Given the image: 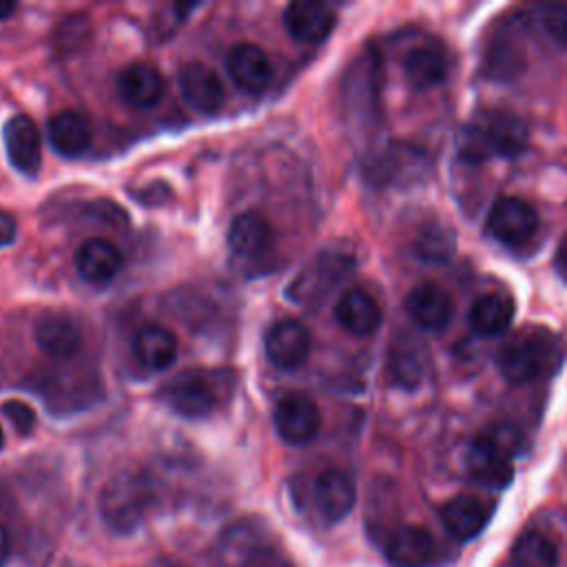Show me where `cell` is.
<instances>
[{
	"label": "cell",
	"mask_w": 567,
	"mask_h": 567,
	"mask_svg": "<svg viewBox=\"0 0 567 567\" xmlns=\"http://www.w3.org/2000/svg\"><path fill=\"white\" fill-rule=\"evenodd\" d=\"M405 308L412 321L425 330L447 328L454 315V301L450 292L434 281L416 284L405 299Z\"/></svg>",
	"instance_id": "5bb4252c"
},
{
	"label": "cell",
	"mask_w": 567,
	"mask_h": 567,
	"mask_svg": "<svg viewBox=\"0 0 567 567\" xmlns=\"http://www.w3.org/2000/svg\"><path fill=\"white\" fill-rule=\"evenodd\" d=\"M334 317L339 326L354 337L374 334L383 321L379 301L363 288L346 290L337 301Z\"/></svg>",
	"instance_id": "e0dca14e"
},
{
	"label": "cell",
	"mask_w": 567,
	"mask_h": 567,
	"mask_svg": "<svg viewBox=\"0 0 567 567\" xmlns=\"http://www.w3.org/2000/svg\"><path fill=\"white\" fill-rule=\"evenodd\" d=\"M312 501L319 516L326 523L343 520L357 501V487L350 474L343 470H326L312 485Z\"/></svg>",
	"instance_id": "8fae6325"
},
{
	"label": "cell",
	"mask_w": 567,
	"mask_h": 567,
	"mask_svg": "<svg viewBox=\"0 0 567 567\" xmlns=\"http://www.w3.org/2000/svg\"><path fill=\"white\" fill-rule=\"evenodd\" d=\"M476 439H481L483 443H487L489 447H494L498 454L507 456L509 461L523 447V436H520L518 427H514L512 423H489Z\"/></svg>",
	"instance_id": "4dcf8cb0"
},
{
	"label": "cell",
	"mask_w": 567,
	"mask_h": 567,
	"mask_svg": "<svg viewBox=\"0 0 567 567\" xmlns=\"http://www.w3.org/2000/svg\"><path fill=\"white\" fill-rule=\"evenodd\" d=\"M226 69L233 82L246 93H261L272 80L268 53L252 42L235 44L226 55Z\"/></svg>",
	"instance_id": "4fadbf2b"
},
{
	"label": "cell",
	"mask_w": 567,
	"mask_h": 567,
	"mask_svg": "<svg viewBox=\"0 0 567 567\" xmlns=\"http://www.w3.org/2000/svg\"><path fill=\"white\" fill-rule=\"evenodd\" d=\"M523 69L525 51L520 40L512 31H498L485 51L483 73L492 80H514Z\"/></svg>",
	"instance_id": "4316f807"
},
{
	"label": "cell",
	"mask_w": 567,
	"mask_h": 567,
	"mask_svg": "<svg viewBox=\"0 0 567 567\" xmlns=\"http://www.w3.org/2000/svg\"><path fill=\"white\" fill-rule=\"evenodd\" d=\"M122 100L135 109H151L164 95V78L148 62H133L122 69L117 78Z\"/></svg>",
	"instance_id": "ffe728a7"
},
{
	"label": "cell",
	"mask_w": 567,
	"mask_h": 567,
	"mask_svg": "<svg viewBox=\"0 0 567 567\" xmlns=\"http://www.w3.org/2000/svg\"><path fill=\"white\" fill-rule=\"evenodd\" d=\"M352 270V259L339 252H326L308 261L290 281L286 295L299 306H317Z\"/></svg>",
	"instance_id": "277c9868"
},
{
	"label": "cell",
	"mask_w": 567,
	"mask_h": 567,
	"mask_svg": "<svg viewBox=\"0 0 567 567\" xmlns=\"http://www.w3.org/2000/svg\"><path fill=\"white\" fill-rule=\"evenodd\" d=\"M2 443H4V434H2V427H0V447H2Z\"/></svg>",
	"instance_id": "74e56055"
},
{
	"label": "cell",
	"mask_w": 567,
	"mask_h": 567,
	"mask_svg": "<svg viewBox=\"0 0 567 567\" xmlns=\"http://www.w3.org/2000/svg\"><path fill=\"white\" fill-rule=\"evenodd\" d=\"M2 414L11 421V425L16 427V432L20 436H27L33 432L35 427V412L29 403L24 401H18V399H11L7 403H2Z\"/></svg>",
	"instance_id": "d6a6232c"
},
{
	"label": "cell",
	"mask_w": 567,
	"mask_h": 567,
	"mask_svg": "<svg viewBox=\"0 0 567 567\" xmlns=\"http://www.w3.org/2000/svg\"><path fill=\"white\" fill-rule=\"evenodd\" d=\"M4 151L16 171L22 175H35L42 166V135L38 124L29 115H13L2 128Z\"/></svg>",
	"instance_id": "9c48e42d"
},
{
	"label": "cell",
	"mask_w": 567,
	"mask_h": 567,
	"mask_svg": "<svg viewBox=\"0 0 567 567\" xmlns=\"http://www.w3.org/2000/svg\"><path fill=\"white\" fill-rule=\"evenodd\" d=\"M514 299L505 292L481 295L470 310V326L481 337H496L505 332L514 319Z\"/></svg>",
	"instance_id": "484cf974"
},
{
	"label": "cell",
	"mask_w": 567,
	"mask_h": 567,
	"mask_svg": "<svg viewBox=\"0 0 567 567\" xmlns=\"http://www.w3.org/2000/svg\"><path fill=\"white\" fill-rule=\"evenodd\" d=\"M47 137L60 155L78 157L91 146L93 128L82 113L64 109L47 122Z\"/></svg>",
	"instance_id": "603a6c76"
},
{
	"label": "cell",
	"mask_w": 567,
	"mask_h": 567,
	"mask_svg": "<svg viewBox=\"0 0 567 567\" xmlns=\"http://www.w3.org/2000/svg\"><path fill=\"white\" fill-rule=\"evenodd\" d=\"M272 423L286 443L306 445L319 434L321 412L308 394L292 392L277 401Z\"/></svg>",
	"instance_id": "52a82bcc"
},
{
	"label": "cell",
	"mask_w": 567,
	"mask_h": 567,
	"mask_svg": "<svg viewBox=\"0 0 567 567\" xmlns=\"http://www.w3.org/2000/svg\"><path fill=\"white\" fill-rule=\"evenodd\" d=\"M465 467L472 481L489 487V489H503L509 485L514 476L512 461L503 454H498L494 447L483 443L481 439H474L465 452Z\"/></svg>",
	"instance_id": "cb8c5ba5"
},
{
	"label": "cell",
	"mask_w": 567,
	"mask_h": 567,
	"mask_svg": "<svg viewBox=\"0 0 567 567\" xmlns=\"http://www.w3.org/2000/svg\"><path fill=\"white\" fill-rule=\"evenodd\" d=\"M536 27L558 47H567V4L545 2L534 9Z\"/></svg>",
	"instance_id": "f1b7e54d"
},
{
	"label": "cell",
	"mask_w": 567,
	"mask_h": 567,
	"mask_svg": "<svg viewBox=\"0 0 567 567\" xmlns=\"http://www.w3.org/2000/svg\"><path fill=\"white\" fill-rule=\"evenodd\" d=\"M489 518H492V503L472 494L454 496L441 509V520L445 529L458 540H470L476 534H481Z\"/></svg>",
	"instance_id": "ac0fdd59"
},
{
	"label": "cell",
	"mask_w": 567,
	"mask_h": 567,
	"mask_svg": "<svg viewBox=\"0 0 567 567\" xmlns=\"http://www.w3.org/2000/svg\"><path fill=\"white\" fill-rule=\"evenodd\" d=\"M560 359V343L545 330H523L507 339L496 354V365L509 383H529L549 370Z\"/></svg>",
	"instance_id": "7a4b0ae2"
},
{
	"label": "cell",
	"mask_w": 567,
	"mask_h": 567,
	"mask_svg": "<svg viewBox=\"0 0 567 567\" xmlns=\"http://www.w3.org/2000/svg\"><path fill=\"white\" fill-rule=\"evenodd\" d=\"M9 558V534L7 529L0 525V565H4Z\"/></svg>",
	"instance_id": "d590c367"
},
{
	"label": "cell",
	"mask_w": 567,
	"mask_h": 567,
	"mask_svg": "<svg viewBox=\"0 0 567 567\" xmlns=\"http://www.w3.org/2000/svg\"><path fill=\"white\" fill-rule=\"evenodd\" d=\"M403 71L410 86L419 91L439 86L450 73V58L445 47L436 40H423L414 44L403 58Z\"/></svg>",
	"instance_id": "7c38bea8"
},
{
	"label": "cell",
	"mask_w": 567,
	"mask_h": 567,
	"mask_svg": "<svg viewBox=\"0 0 567 567\" xmlns=\"http://www.w3.org/2000/svg\"><path fill=\"white\" fill-rule=\"evenodd\" d=\"M13 11H16V2H4V0H0V20L9 18Z\"/></svg>",
	"instance_id": "8d00e7d4"
},
{
	"label": "cell",
	"mask_w": 567,
	"mask_h": 567,
	"mask_svg": "<svg viewBox=\"0 0 567 567\" xmlns=\"http://www.w3.org/2000/svg\"><path fill=\"white\" fill-rule=\"evenodd\" d=\"M514 567H558L556 545L540 532H525L512 549Z\"/></svg>",
	"instance_id": "83f0119b"
},
{
	"label": "cell",
	"mask_w": 567,
	"mask_h": 567,
	"mask_svg": "<svg viewBox=\"0 0 567 567\" xmlns=\"http://www.w3.org/2000/svg\"><path fill=\"white\" fill-rule=\"evenodd\" d=\"M151 505V485L142 474L124 472L102 487L100 514L117 534H131Z\"/></svg>",
	"instance_id": "3957f363"
},
{
	"label": "cell",
	"mask_w": 567,
	"mask_h": 567,
	"mask_svg": "<svg viewBox=\"0 0 567 567\" xmlns=\"http://www.w3.org/2000/svg\"><path fill=\"white\" fill-rule=\"evenodd\" d=\"M124 266L122 250L104 237H89L75 250V268L89 284L111 281Z\"/></svg>",
	"instance_id": "2e32d148"
},
{
	"label": "cell",
	"mask_w": 567,
	"mask_h": 567,
	"mask_svg": "<svg viewBox=\"0 0 567 567\" xmlns=\"http://www.w3.org/2000/svg\"><path fill=\"white\" fill-rule=\"evenodd\" d=\"M310 332L297 319H281L272 323L264 339L268 361L281 370H295L306 363L310 354Z\"/></svg>",
	"instance_id": "ba28073f"
},
{
	"label": "cell",
	"mask_w": 567,
	"mask_h": 567,
	"mask_svg": "<svg viewBox=\"0 0 567 567\" xmlns=\"http://www.w3.org/2000/svg\"><path fill=\"white\" fill-rule=\"evenodd\" d=\"M131 348L144 368L164 370L177 357V337L159 323H146L135 332Z\"/></svg>",
	"instance_id": "d4e9b609"
},
{
	"label": "cell",
	"mask_w": 567,
	"mask_h": 567,
	"mask_svg": "<svg viewBox=\"0 0 567 567\" xmlns=\"http://www.w3.org/2000/svg\"><path fill=\"white\" fill-rule=\"evenodd\" d=\"M388 370L392 381L403 388H412L421 381V359L414 348H392L388 357Z\"/></svg>",
	"instance_id": "f546056e"
},
{
	"label": "cell",
	"mask_w": 567,
	"mask_h": 567,
	"mask_svg": "<svg viewBox=\"0 0 567 567\" xmlns=\"http://www.w3.org/2000/svg\"><path fill=\"white\" fill-rule=\"evenodd\" d=\"M416 252L425 261H443L452 252V237L447 230L425 228L416 241Z\"/></svg>",
	"instance_id": "1f68e13d"
},
{
	"label": "cell",
	"mask_w": 567,
	"mask_h": 567,
	"mask_svg": "<svg viewBox=\"0 0 567 567\" xmlns=\"http://www.w3.org/2000/svg\"><path fill=\"white\" fill-rule=\"evenodd\" d=\"M284 27L295 40L303 44H319L334 27V11L321 2H292L284 11Z\"/></svg>",
	"instance_id": "9a60e30c"
},
{
	"label": "cell",
	"mask_w": 567,
	"mask_h": 567,
	"mask_svg": "<svg viewBox=\"0 0 567 567\" xmlns=\"http://www.w3.org/2000/svg\"><path fill=\"white\" fill-rule=\"evenodd\" d=\"M16 230H18L16 219L9 213L0 210V248L9 246L16 239Z\"/></svg>",
	"instance_id": "836d02e7"
},
{
	"label": "cell",
	"mask_w": 567,
	"mask_h": 567,
	"mask_svg": "<svg viewBox=\"0 0 567 567\" xmlns=\"http://www.w3.org/2000/svg\"><path fill=\"white\" fill-rule=\"evenodd\" d=\"M228 246L237 257L257 259L266 255L272 246V226L270 221L255 210H246L230 221Z\"/></svg>",
	"instance_id": "44dd1931"
},
{
	"label": "cell",
	"mask_w": 567,
	"mask_h": 567,
	"mask_svg": "<svg viewBox=\"0 0 567 567\" xmlns=\"http://www.w3.org/2000/svg\"><path fill=\"white\" fill-rule=\"evenodd\" d=\"M554 266L558 270V275L567 281V237L558 244V250H556V259H554Z\"/></svg>",
	"instance_id": "e575fe53"
},
{
	"label": "cell",
	"mask_w": 567,
	"mask_h": 567,
	"mask_svg": "<svg viewBox=\"0 0 567 567\" xmlns=\"http://www.w3.org/2000/svg\"><path fill=\"white\" fill-rule=\"evenodd\" d=\"M182 97L190 109L204 115H213L224 104V84L219 75L204 62H186L177 75Z\"/></svg>",
	"instance_id": "30bf717a"
},
{
	"label": "cell",
	"mask_w": 567,
	"mask_h": 567,
	"mask_svg": "<svg viewBox=\"0 0 567 567\" xmlns=\"http://www.w3.org/2000/svg\"><path fill=\"white\" fill-rule=\"evenodd\" d=\"M38 348L53 359H69L82 346L80 326L64 315H44L33 326Z\"/></svg>",
	"instance_id": "7402d4cb"
},
{
	"label": "cell",
	"mask_w": 567,
	"mask_h": 567,
	"mask_svg": "<svg viewBox=\"0 0 567 567\" xmlns=\"http://www.w3.org/2000/svg\"><path fill=\"white\" fill-rule=\"evenodd\" d=\"M159 399L184 419H204L217 405V392L204 370H184L162 385Z\"/></svg>",
	"instance_id": "5b68a950"
},
{
	"label": "cell",
	"mask_w": 567,
	"mask_h": 567,
	"mask_svg": "<svg viewBox=\"0 0 567 567\" xmlns=\"http://www.w3.org/2000/svg\"><path fill=\"white\" fill-rule=\"evenodd\" d=\"M458 155L467 164H483L492 157H516L527 146L523 120L507 109L481 111L458 133Z\"/></svg>",
	"instance_id": "6da1fadb"
},
{
	"label": "cell",
	"mask_w": 567,
	"mask_h": 567,
	"mask_svg": "<svg viewBox=\"0 0 567 567\" xmlns=\"http://www.w3.org/2000/svg\"><path fill=\"white\" fill-rule=\"evenodd\" d=\"M434 536L419 525L396 527L385 543V554L396 567H425L434 558Z\"/></svg>",
	"instance_id": "d6986e66"
},
{
	"label": "cell",
	"mask_w": 567,
	"mask_h": 567,
	"mask_svg": "<svg viewBox=\"0 0 567 567\" xmlns=\"http://www.w3.org/2000/svg\"><path fill=\"white\" fill-rule=\"evenodd\" d=\"M487 230L505 246H523L538 230V213L523 197H498L487 213Z\"/></svg>",
	"instance_id": "8992f818"
}]
</instances>
